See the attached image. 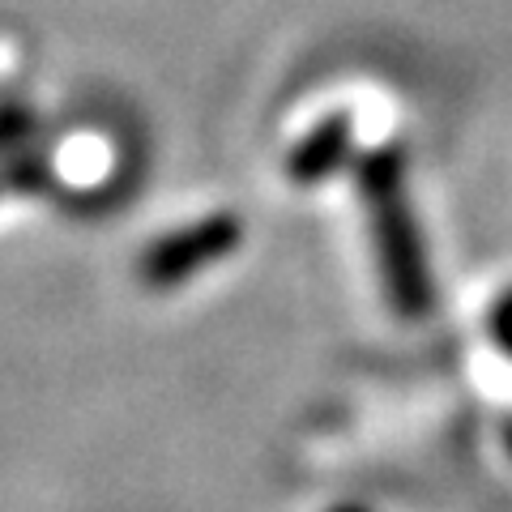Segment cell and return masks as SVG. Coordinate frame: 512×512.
<instances>
[{
	"label": "cell",
	"mask_w": 512,
	"mask_h": 512,
	"mask_svg": "<svg viewBox=\"0 0 512 512\" xmlns=\"http://www.w3.org/2000/svg\"><path fill=\"white\" fill-rule=\"evenodd\" d=\"M359 201L372 222V248L380 261V282L402 320H423L436 303L427 248L406 197V158L397 146L367 150L355 163Z\"/></svg>",
	"instance_id": "cell-1"
},
{
	"label": "cell",
	"mask_w": 512,
	"mask_h": 512,
	"mask_svg": "<svg viewBox=\"0 0 512 512\" xmlns=\"http://www.w3.org/2000/svg\"><path fill=\"white\" fill-rule=\"evenodd\" d=\"M244 244V222L235 214H205L188 227H175L167 235H158L154 244L137 256V278L150 291H175L210 269L218 261Z\"/></svg>",
	"instance_id": "cell-2"
},
{
	"label": "cell",
	"mask_w": 512,
	"mask_h": 512,
	"mask_svg": "<svg viewBox=\"0 0 512 512\" xmlns=\"http://www.w3.org/2000/svg\"><path fill=\"white\" fill-rule=\"evenodd\" d=\"M350 158H355V124L350 116H329L286 154V180L295 188H316L333 180Z\"/></svg>",
	"instance_id": "cell-3"
},
{
	"label": "cell",
	"mask_w": 512,
	"mask_h": 512,
	"mask_svg": "<svg viewBox=\"0 0 512 512\" xmlns=\"http://www.w3.org/2000/svg\"><path fill=\"white\" fill-rule=\"evenodd\" d=\"M487 333H491V342L512 359V286L495 295L491 312H487Z\"/></svg>",
	"instance_id": "cell-4"
},
{
	"label": "cell",
	"mask_w": 512,
	"mask_h": 512,
	"mask_svg": "<svg viewBox=\"0 0 512 512\" xmlns=\"http://www.w3.org/2000/svg\"><path fill=\"white\" fill-rule=\"evenodd\" d=\"M329 512H367L363 504H338V508H329Z\"/></svg>",
	"instance_id": "cell-5"
},
{
	"label": "cell",
	"mask_w": 512,
	"mask_h": 512,
	"mask_svg": "<svg viewBox=\"0 0 512 512\" xmlns=\"http://www.w3.org/2000/svg\"><path fill=\"white\" fill-rule=\"evenodd\" d=\"M504 440H508V453H512V423L504 427Z\"/></svg>",
	"instance_id": "cell-6"
}]
</instances>
